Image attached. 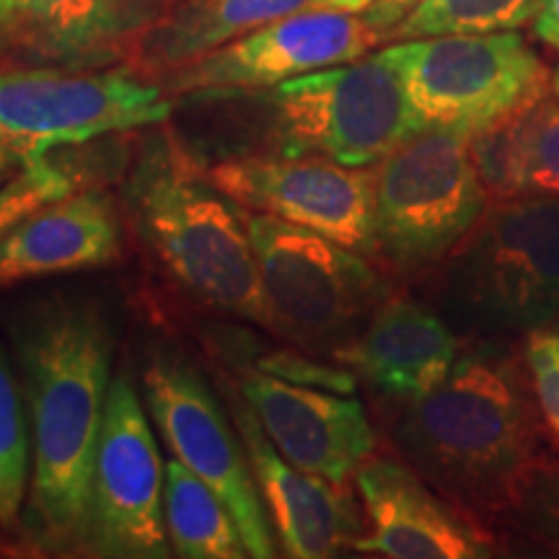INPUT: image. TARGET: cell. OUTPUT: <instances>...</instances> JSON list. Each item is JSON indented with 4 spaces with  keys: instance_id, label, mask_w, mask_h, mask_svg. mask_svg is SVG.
Listing matches in <instances>:
<instances>
[{
    "instance_id": "2e32d148",
    "label": "cell",
    "mask_w": 559,
    "mask_h": 559,
    "mask_svg": "<svg viewBox=\"0 0 559 559\" xmlns=\"http://www.w3.org/2000/svg\"><path fill=\"white\" fill-rule=\"evenodd\" d=\"M234 425L249 453L251 472L283 555L324 559L353 549L362 536V515L345 481L293 466L272 445L247 400L234 404Z\"/></svg>"
},
{
    "instance_id": "8992f818",
    "label": "cell",
    "mask_w": 559,
    "mask_h": 559,
    "mask_svg": "<svg viewBox=\"0 0 559 559\" xmlns=\"http://www.w3.org/2000/svg\"><path fill=\"white\" fill-rule=\"evenodd\" d=\"M243 221L270 330L298 345L334 355L391 296L386 277L366 262V254L272 215L243 210Z\"/></svg>"
},
{
    "instance_id": "4dcf8cb0",
    "label": "cell",
    "mask_w": 559,
    "mask_h": 559,
    "mask_svg": "<svg viewBox=\"0 0 559 559\" xmlns=\"http://www.w3.org/2000/svg\"><path fill=\"white\" fill-rule=\"evenodd\" d=\"M373 3L376 0H313L309 9H337L349 13H362Z\"/></svg>"
},
{
    "instance_id": "7a4b0ae2",
    "label": "cell",
    "mask_w": 559,
    "mask_h": 559,
    "mask_svg": "<svg viewBox=\"0 0 559 559\" xmlns=\"http://www.w3.org/2000/svg\"><path fill=\"white\" fill-rule=\"evenodd\" d=\"M111 347L107 321L94 306H47L19 334L34 445L32 519L52 551H88Z\"/></svg>"
},
{
    "instance_id": "484cf974",
    "label": "cell",
    "mask_w": 559,
    "mask_h": 559,
    "mask_svg": "<svg viewBox=\"0 0 559 559\" xmlns=\"http://www.w3.org/2000/svg\"><path fill=\"white\" fill-rule=\"evenodd\" d=\"M502 534L521 536L531 547L559 555V461L555 456L534 474Z\"/></svg>"
},
{
    "instance_id": "d6a6232c",
    "label": "cell",
    "mask_w": 559,
    "mask_h": 559,
    "mask_svg": "<svg viewBox=\"0 0 559 559\" xmlns=\"http://www.w3.org/2000/svg\"><path fill=\"white\" fill-rule=\"evenodd\" d=\"M21 166H24V164H21V160L13 156V153L0 148V187H3L5 181H9L13 174L21 169Z\"/></svg>"
},
{
    "instance_id": "6da1fadb",
    "label": "cell",
    "mask_w": 559,
    "mask_h": 559,
    "mask_svg": "<svg viewBox=\"0 0 559 559\" xmlns=\"http://www.w3.org/2000/svg\"><path fill=\"white\" fill-rule=\"evenodd\" d=\"M513 340H474L430 394L400 402L391 440L404 464L495 539L551 459Z\"/></svg>"
},
{
    "instance_id": "d6986e66",
    "label": "cell",
    "mask_w": 559,
    "mask_h": 559,
    "mask_svg": "<svg viewBox=\"0 0 559 559\" xmlns=\"http://www.w3.org/2000/svg\"><path fill=\"white\" fill-rule=\"evenodd\" d=\"M120 254V221L109 194L70 192L21 221L0 243V288L29 277L102 267Z\"/></svg>"
},
{
    "instance_id": "cb8c5ba5",
    "label": "cell",
    "mask_w": 559,
    "mask_h": 559,
    "mask_svg": "<svg viewBox=\"0 0 559 559\" xmlns=\"http://www.w3.org/2000/svg\"><path fill=\"white\" fill-rule=\"evenodd\" d=\"M29 430L24 404L0 345V523L11 528L24 508L29 487Z\"/></svg>"
},
{
    "instance_id": "d4e9b609",
    "label": "cell",
    "mask_w": 559,
    "mask_h": 559,
    "mask_svg": "<svg viewBox=\"0 0 559 559\" xmlns=\"http://www.w3.org/2000/svg\"><path fill=\"white\" fill-rule=\"evenodd\" d=\"M81 181L47 156L32 158L0 187V243L11 236L21 221L29 218L47 202L79 192Z\"/></svg>"
},
{
    "instance_id": "5b68a950",
    "label": "cell",
    "mask_w": 559,
    "mask_h": 559,
    "mask_svg": "<svg viewBox=\"0 0 559 559\" xmlns=\"http://www.w3.org/2000/svg\"><path fill=\"white\" fill-rule=\"evenodd\" d=\"M373 171V257L396 275H423L443 264L489 205L469 132L417 130Z\"/></svg>"
},
{
    "instance_id": "ffe728a7",
    "label": "cell",
    "mask_w": 559,
    "mask_h": 559,
    "mask_svg": "<svg viewBox=\"0 0 559 559\" xmlns=\"http://www.w3.org/2000/svg\"><path fill=\"white\" fill-rule=\"evenodd\" d=\"M311 3L313 0H179L140 39L124 68L156 81L270 21L309 9Z\"/></svg>"
},
{
    "instance_id": "9c48e42d",
    "label": "cell",
    "mask_w": 559,
    "mask_h": 559,
    "mask_svg": "<svg viewBox=\"0 0 559 559\" xmlns=\"http://www.w3.org/2000/svg\"><path fill=\"white\" fill-rule=\"evenodd\" d=\"M171 99L130 68H32L0 73V148L21 164L60 145L166 122Z\"/></svg>"
},
{
    "instance_id": "9a60e30c",
    "label": "cell",
    "mask_w": 559,
    "mask_h": 559,
    "mask_svg": "<svg viewBox=\"0 0 559 559\" xmlns=\"http://www.w3.org/2000/svg\"><path fill=\"white\" fill-rule=\"evenodd\" d=\"M239 389L272 445L298 469L347 485L362 461L373 456L376 432L355 396L264 370L243 373Z\"/></svg>"
},
{
    "instance_id": "5bb4252c",
    "label": "cell",
    "mask_w": 559,
    "mask_h": 559,
    "mask_svg": "<svg viewBox=\"0 0 559 559\" xmlns=\"http://www.w3.org/2000/svg\"><path fill=\"white\" fill-rule=\"evenodd\" d=\"M370 534L353 549L391 559H481L498 539L461 515L428 481L394 456H368L355 472Z\"/></svg>"
},
{
    "instance_id": "ac0fdd59",
    "label": "cell",
    "mask_w": 559,
    "mask_h": 559,
    "mask_svg": "<svg viewBox=\"0 0 559 559\" xmlns=\"http://www.w3.org/2000/svg\"><path fill=\"white\" fill-rule=\"evenodd\" d=\"M174 0H29L13 21L26 52L62 68L91 70L128 60Z\"/></svg>"
},
{
    "instance_id": "f546056e",
    "label": "cell",
    "mask_w": 559,
    "mask_h": 559,
    "mask_svg": "<svg viewBox=\"0 0 559 559\" xmlns=\"http://www.w3.org/2000/svg\"><path fill=\"white\" fill-rule=\"evenodd\" d=\"M531 24H534L536 37L559 52V0H539Z\"/></svg>"
},
{
    "instance_id": "52a82bcc",
    "label": "cell",
    "mask_w": 559,
    "mask_h": 559,
    "mask_svg": "<svg viewBox=\"0 0 559 559\" xmlns=\"http://www.w3.org/2000/svg\"><path fill=\"white\" fill-rule=\"evenodd\" d=\"M396 68L423 128L474 132L547 96L549 75L519 32L440 34L391 41Z\"/></svg>"
},
{
    "instance_id": "f1b7e54d",
    "label": "cell",
    "mask_w": 559,
    "mask_h": 559,
    "mask_svg": "<svg viewBox=\"0 0 559 559\" xmlns=\"http://www.w3.org/2000/svg\"><path fill=\"white\" fill-rule=\"evenodd\" d=\"M419 3H423V0H376L370 9L362 11V16H366L368 24L373 26V29H379L383 34V39L389 41V34L394 32Z\"/></svg>"
},
{
    "instance_id": "30bf717a",
    "label": "cell",
    "mask_w": 559,
    "mask_h": 559,
    "mask_svg": "<svg viewBox=\"0 0 559 559\" xmlns=\"http://www.w3.org/2000/svg\"><path fill=\"white\" fill-rule=\"evenodd\" d=\"M166 466L128 376L111 379L91 479L88 551L99 557L171 555L164 519Z\"/></svg>"
},
{
    "instance_id": "4fadbf2b",
    "label": "cell",
    "mask_w": 559,
    "mask_h": 559,
    "mask_svg": "<svg viewBox=\"0 0 559 559\" xmlns=\"http://www.w3.org/2000/svg\"><path fill=\"white\" fill-rule=\"evenodd\" d=\"M207 179L249 213L313 230L358 254H376V171L321 156H247L207 169Z\"/></svg>"
},
{
    "instance_id": "3957f363",
    "label": "cell",
    "mask_w": 559,
    "mask_h": 559,
    "mask_svg": "<svg viewBox=\"0 0 559 559\" xmlns=\"http://www.w3.org/2000/svg\"><path fill=\"white\" fill-rule=\"evenodd\" d=\"M140 239L192 298L270 326L243 207L228 200L171 132L140 151L128 179Z\"/></svg>"
},
{
    "instance_id": "83f0119b",
    "label": "cell",
    "mask_w": 559,
    "mask_h": 559,
    "mask_svg": "<svg viewBox=\"0 0 559 559\" xmlns=\"http://www.w3.org/2000/svg\"><path fill=\"white\" fill-rule=\"evenodd\" d=\"M264 373L277 376V379L293 381V383H306V386H319V389H330V391H340V394H353L355 389V379L349 373H345L342 368H330V366H319V362H309L298 355L290 353H280L275 358L262 362Z\"/></svg>"
},
{
    "instance_id": "603a6c76",
    "label": "cell",
    "mask_w": 559,
    "mask_h": 559,
    "mask_svg": "<svg viewBox=\"0 0 559 559\" xmlns=\"http://www.w3.org/2000/svg\"><path fill=\"white\" fill-rule=\"evenodd\" d=\"M539 0H423L389 34V41L440 34L515 32L534 19Z\"/></svg>"
},
{
    "instance_id": "4316f807",
    "label": "cell",
    "mask_w": 559,
    "mask_h": 559,
    "mask_svg": "<svg viewBox=\"0 0 559 559\" xmlns=\"http://www.w3.org/2000/svg\"><path fill=\"white\" fill-rule=\"evenodd\" d=\"M523 360L542 428L559 449V332L536 330L526 334Z\"/></svg>"
},
{
    "instance_id": "277c9868",
    "label": "cell",
    "mask_w": 559,
    "mask_h": 559,
    "mask_svg": "<svg viewBox=\"0 0 559 559\" xmlns=\"http://www.w3.org/2000/svg\"><path fill=\"white\" fill-rule=\"evenodd\" d=\"M453 319L474 340H515L559 319V198L489 202L443 260Z\"/></svg>"
},
{
    "instance_id": "e575fe53",
    "label": "cell",
    "mask_w": 559,
    "mask_h": 559,
    "mask_svg": "<svg viewBox=\"0 0 559 559\" xmlns=\"http://www.w3.org/2000/svg\"><path fill=\"white\" fill-rule=\"evenodd\" d=\"M174 3H179V0H174Z\"/></svg>"
},
{
    "instance_id": "836d02e7",
    "label": "cell",
    "mask_w": 559,
    "mask_h": 559,
    "mask_svg": "<svg viewBox=\"0 0 559 559\" xmlns=\"http://www.w3.org/2000/svg\"><path fill=\"white\" fill-rule=\"evenodd\" d=\"M551 91H555L557 102H559V68L555 70V75H551Z\"/></svg>"
},
{
    "instance_id": "ba28073f",
    "label": "cell",
    "mask_w": 559,
    "mask_h": 559,
    "mask_svg": "<svg viewBox=\"0 0 559 559\" xmlns=\"http://www.w3.org/2000/svg\"><path fill=\"white\" fill-rule=\"evenodd\" d=\"M267 99L283 156L376 166L423 130L383 52L298 75L270 88Z\"/></svg>"
},
{
    "instance_id": "8fae6325",
    "label": "cell",
    "mask_w": 559,
    "mask_h": 559,
    "mask_svg": "<svg viewBox=\"0 0 559 559\" xmlns=\"http://www.w3.org/2000/svg\"><path fill=\"white\" fill-rule=\"evenodd\" d=\"M383 34L362 13L304 9L230 39L156 83L166 94L221 96L270 91L280 83L332 66L360 60L383 45Z\"/></svg>"
},
{
    "instance_id": "7c38bea8",
    "label": "cell",
    "mask_w": 559,
    "mask_h": 559,
    "mask_svg": "<svg viewBox=\"0 0 559 559\" xmlns=\"http://www.w3.org/2000/svg\"><path fill=\"white\" fill-rule=\"evenodd\" d=\"M145 400L174 459L205 481L234 515L249 557L277 555L275 534L239 430L230 428L207 383L177 358H156L143 376Z\"/></svg>"
},
{
    "instance_id": "44dd1931",
    "label": "cell",
    "mask_w": 559,
    "mask_h": 559,
    "mask_svg": "<svg viewBox=\"0 0 559 559\" xmlns=\"http://www.w3.org/2000/svg\"><path fill=\"white\" fill-rule=\"evenodd\" d=\"M472 156L489 202L559 198V102L544 96L474 132Z\"/></svg>"
},
{
    "instance_id": "7402d4cb",
    "label": "cell",
    "mask_w": 559,
    "mask_h": 559,
    "mask_svg": "<svg viewBox=\"0 0 559 559\" xmlns=\"http://www.w3.org/2000/svg\"><path fill=\"white\" fill-rule=\"evenodd\" d=\"M164 519L174 555L185 559L249 557L226 502L179 459L166 464Z\"/></svg>"
},
{
    "instance_id": "1f68e13d",
    "label": "cell",
    "mask_w": 559,
    "mask_h": 559,
    "mask_svg": "<svg viewBox=\"0 0 559 559\" xmlns=\"http://www.w3.org/2000/svg\"><path fill=\"white\" fill-rule=\"evenodd\" d=\"M26 5H29V0H0V26L9 29L13 21L26 11Z\"/></svg>"
},
{
    "instance_id": "e0dca14e",
    "label": "cell",
    "mask_w": 559,
    "mask_h": 559,
    "mask_svg": "<svg viewBox=\"0 0 559 559\" xmlns=\"http://www.w3.org/2000/svg\"><path fill=\"white\" fill-rule=\"evenodd\" d=\"M459 353V337L436 311L391 293L332 360L400 404L443 383Z\"/></svg>"
}]
</instances>
